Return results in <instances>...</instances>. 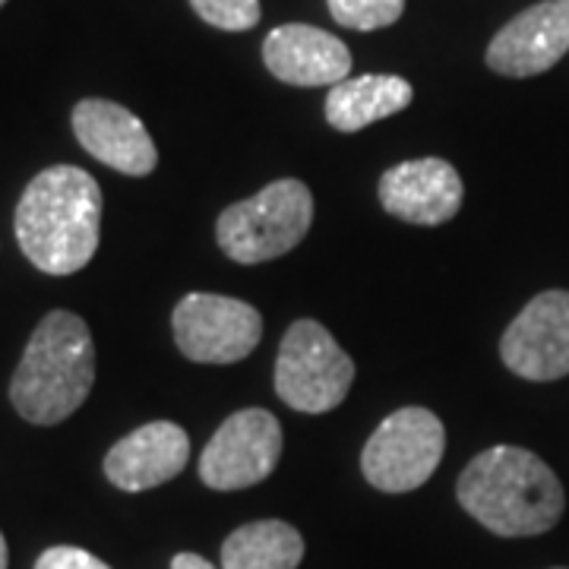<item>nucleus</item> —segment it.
<instances>
[{
	"label": "nucleus",
	"mask_w": 569,
	"mask_h": 569,
	"mask_svg": "<svg viewBox=\"0 0 569 569\" xmlns=\"http://www.w3.org/2000/svg\"><path fill=\"white\" fill-rule=\"evenodd\" d=\"M102 190L77 164L36 174L17 206V241L26 260L48 276H73L99 250Z\"/></svg>",
	"instance_id": "1"
},
{
	"label": "nucleus",
	"mask_w": 569,
	"mask_h": 569,
	"mask_svg": "<svg viewBox=\"0 0 569 569\" xmlns=\"http://www.w3.org/2000/svg\"><path fill=\"white\" fill-rule=\"evenodd\" d=\"M456 497L475 522L500 538L545 535L567 509V493L553 468L522 447L478 452L459 475Z\"/></svg>",
	"instance_id": "2"
},
{
	"label": "nucleus",
	"mask_w": 569,
	"mask_h": 569,
	"mask_svg": "<svg viewBox=\"0 0 569 569\" xmlns=\"http://www.w3.org/2000/svg\"><path fill=\"white\" fill-rule=\"evenodd\" d=\"M96 383V342L82 317L51 310L32 332L10 380V402L29 425H61Z\"/></svg>",
	"instance_id": "3"
},
{
	"label": "nucleus",
	"mask_w": 569,
	"mask_h": 569,
	"mask_svg": "<svg viewBox=\"0 0 569 569\" xmlns=\"http://www.w3.org/2000/svg\"><path fill=\"white\" fill-rule=\"evenodd\" d=\"M313 222V193L298 178H282L257 197L228 206L216 238L228 260L241 266L269 263L301 244Z\"/></svg>",
	"instance_id": "4"
},
{
	"label": "nucleus",
	"mask_w": 569,
	"mask_h": 569,
	"mask_svg": "<svg viewBox=\"0 0 569 569\" xmlns=\"http://www.w3.org/2000/svg\"><path fill=\"white\" fill-rule=\"evenodd\" d=\"M355 383V361L317 320L288 326L276 358V392L284 406L323 415L346 402Z\"/></svg>",
	"instance_id": "5"
},
{
	"label": "nucleus",
	"mask_w": 569,
	"mask_h": 569,
	"mask_svg": "<svg viewBox=\"0 0 569 569\" xmlns=\"http://www.w3.org/2000/svg\"><path fill=\"white\" fill-rule=\"evenodd\" d=\"M443 449L447 430L430 408H399L370 433L361 452V471L383 493H408L433 478Z\"/></svg>",
	"instance_id": "6"
},
{
	"label": "nucleus",
	"mask_w": 569,
	"mask_h": 569,
	"mask_svg": "<svg viewBox=\"0 0 569 569\" xmlns=\"http://www.w3.org/2000/svg\"><path fill=\"white\" fill-rule=\"evenodd\" d=\"M174 342L187 361L238 365L263 339V317L238 298L193 291L174 307Z\"/></svg>",
	"instance_id": "7"
},
{
	"label": "nucleus",
	"mask_w": 569,
	"mask_h": 569,
	"mask_svg": "<svg viewBox=\"0 0 569 569\" xmlns=\"http://www.w3.org/2000/svg\"><path fill=\"white\" fill-rule=\"evenodd\" d=\"M282 447V425L272 411H234L200 452V481L212 490L253 488L276 471Z\"/></svg>",
	"instance_id": "8"
},
{
	"label": "nucleus",
	"mask_w": 569,
	"mask_h": 569,
	"mask_svg": "<svg viewBox=\"0 0 569 569\" xmlns=\"http://www.w3.org/2000/svg\"><path fill=\"white\" fill-rule=\"evenodd\" d=\"M503 365L531 383L569 373V291H541L519 310L500 339Z\"/></svg>",
	"instance_id": "9"
},
{
	"label": "nucleus",
	"mask_w": 569,
	"mask_h": 569,
	"mask_svg": "<svg viewBox=\"0 0 569 569\" xmlns=\"http://www.w3.org/2000/svg\"><path fill=\"white\" fill-rule=\"evenodd\" d=\"M569 0H541L490 39L488 67L509 80L541 77L567 58Z\"/></svg>",
	"instance_id": "10"
},
{
	"label": "nucleus",
	"mask_w": 569,
	"mask_h": 569,
	"mask_svg": "<svg viewBox=\"0 0 569 569\" xmlns=\"http://www.w3.org/2000/svg\"><path fill=\"white\" fill-rule=\"evenodd\" d=\"M73 133L92 159L127 178H146L159 164V149L146 123L118 102L82 99L73 108Z\"/></svg>",
	"instance_id": "11"
},
{
	"label": "nucleus",
	"mask_w": 569,
	"mask_h": 569,
	"mask_svg": "<svg viewBox=\"0 0 569 569\" xmlns=\"http://www.w3.org/2000/svg\"><path fill=\"white\" fill-rule=\"evenodd\" d=\"M466 183L447 159L392 164L380 178V203L389 216L411 224H447L459 216Z\"/></svg>",
	"instance_id": "12"
},
{
	"label": "nucleus",
	"mask_w": 569,
	"mask_h": 569,
	"mask_svg": "<svg viewBox=\"0 0 569 569\" xmlns=\"http://www.w3.org/2000/svg\"><path fill=\"white\" fill-rule=\"evenodd\" d=\"M190 459V437L174 421H149L104 456V478L118 490L140 493L178 478Z\"/></svg>",
	"instance_id": "13"
},
{
	"label": "nucleus",
	"mask_w": 569,
	"mask_h": 569,
	"mask_svg": "<svg viewBox=\"0 0 569 569\" xmlns=\"http://www.w3.org/2000/svg\"><path fill=\"white\" fill-rule=\"evenodd\" d=\"M263 63L276 80L288 86H339L348 80L351 54L346 41L336 39L332 32H323L317 26L288 22L272 29L263 41Z\"/></svg>",
	"instance_id": "14"
},
{
	"label": "nucleus",
	"mask_w": 569,
	"mask_h": 569,
	"mask_svg": "<svg viewBox=\"0 0 569 569\" xmlns=\"http://www.w3.org/2000/svg\"><path fill=\"white\" fill-rule=\"evenodd\" d=\"M415 99L411 82L392 73H367L355 80H342L326 96V121L339 133H358L370 123L406 111Z\"/></svg>",
	"instance_id": "15"
},
{
	"label": "nucleus",
	"mask_w": 569,
	"mask_h": 569,
	"mask_svg": "<svg viewBox=\"0 0 569 569\" xmlns=\"http://www.w3.org/2000/svg\"><path fill=\"white\" fill-rule=\"evenodd\" d=\"M305 538L282 519H260L234 529L222 545V569H298Z\"/></svg>",
	"instance_id": "16"
},
{
	"label": "nucleus",
	"mask_w": 569,
	"mask_h": 569,
	"mask_svg": "<svg viewBox=\"0 0 569 569\" xmlns=\"http://www.w3.org/2000/svg\"><path fill=\"white\" fill-rule=\"evenodd\" d=\"M332 20L346 29L358 32H373V29H387L392 22H399L406 0H326Z\"/></svg>",
	"instance_id": "17"
},
{
	"label": "nucleus",
	"mask_w": 569,
	"mask_h": 569,
	"mask_svg": "<svg viewBox=\"0 0 569 569\" xmlns=\"http://www.w3.org/2000/svg\"><path fill=\"white\" fill-rule=\"evenodd\" d=\"M193 13L224 32H247L260 22V0H190Z\"/></svg>",
	"instance_id": "18"
},
{
	"label": "nucleus",
	"mask_w": 569,
	"mask_h": 569,
	"mask_svg": "<svg viewBox=\"0 0 569 569\" xmlns=\"http://www.w3.org/2000/svg\"><path fill=\"white\" fill-rule=\"evenodd\" d=\"M36 569H111L104 560H99L96 553L89 550L73 548V545H58V548H48L36 560Z\"/></svg>",
	"instance_id": "19"
},
{
	"label": "nucleus",
	"mask_w": 569,
	"mask_h": 569,
	"mask_svg": "<svg viewBox=\"0 0 569 569\" xmlns=\"http://www.w3.org/2000/svg\"><path fill=\"white\" fill-rule=\"evenodd\" d=\"M171 569H219L216 563H209L206 557H200V553H178L174 560H171Z\"/></svg>",
	"instance_id": "20"
},
{
	"label": "nucleus",
	"mask_w": 569,
	"mask_h": 569,
	"mask_svg": "<svg viewBox=\"0 0 569 569\" xmlns=\"http://www.w3.org/2000/svg\"><path fill=\"white\" fill-rule=\"evenodd\" d=\"M10 563V553H7V541H3V531H0V569H7Z\"/></svg>",
	"instance_id": "21"
},
{
	"label": "nucleus",
	"mask_w": 569,
	"mask_h": 569,
	"mask_svg": "<svg viewBox=\"0 0 569 569\" xmlns=\"http://www.w3.org/2000/svg\"><path fill=\"white\" fill-rule=\"evenodd\" d=\"M3 3H7V0H0V7H3Z\"/></svg>",
	"instance_id": "22"
},
{
	"label": "nucleus",
	"mask_w": 569,
	"mask_h": 569,
	"mask_svg": "<svg viewBox=\"0 0 569 569\" xmlns=\"http://www.w3.org/2000/svg\"><path fill=\"white\" fill-rule=\"evenodd\" d=\"M557 569H563V567H557Z\"/></svg>",
	"instance_id": "23"
}]
</instances>
